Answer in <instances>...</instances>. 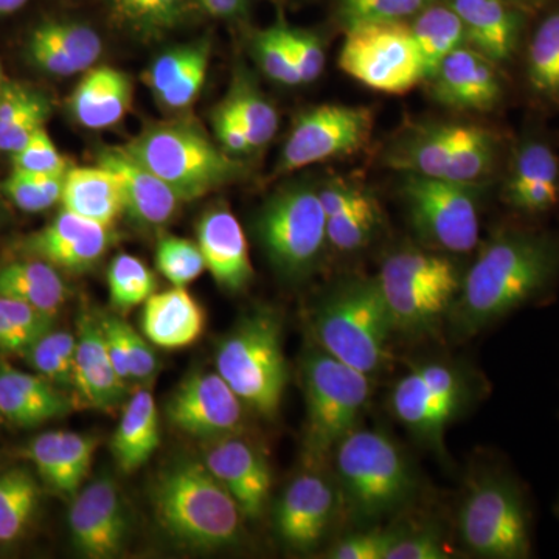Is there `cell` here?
<instances>
[{"instance_id": "obj_1", "label": "cell", "mask_w": 559, "mask_h": 559, "mask_svg": "<svg viewBox=\"0 0 559 559\" xmlns=\"http://www.w3.org/2000/svg\"><path fill=\"white\" fill-rule=\"evenodd\" d=\"M559 278V242L543 231L507 227L489 237L463 275L450 311L452 330L471 337L546 296Z\"/></svg>"}, {"instance_id": "obj_2", "label": "cell", "mask_w": 559, "mask_h": 559, "mask_svg": "<svg viewBox=\"0 0 559 559\" xmlns=\"http://www.w3.org/2000/svg\"><path fill=\"white\" fill-rule=\"evenodd\" d=\"M151 499L162 527L183 546L224 549L241 538L240 507L204 462L173 463L154 481Z\"/></svg>"}, {"instance_id": "obj_3", "label": "cell", "mask_w": 559, "mask_h": 559, "mask_svg": "<svg viewBox=\"0 0 559 559\" xmlns=\"http://www.w3.org/2000/svg\"><path fill=\"white\" fill-rule=\"evenodd\" d=\"M499 151V135L480 124L425 121L411 124L390 142L384 165L404 175L479 186L495 171Z\"/></svg>"}, {"instance_id": "obj_4", "label": "cell", "mask_w": 559, "mask_h": 559, "mask_svg": "<svg viewBox=\"0 0 559 559\" xmlns=\"http://www.w3.org/2000/svg\"><path fill=\"white\" fill-rule=\"evenodd\" d=\"M377 278L393 333L423 337L436 334L450 316L463 277L450 257L407 246L382 261Z\"/></svg>"}, {"instance_id": "obj_5", "label": "cell", "mask_w": 559, "mask_h": 559, "mask_svg": "<svg viewBox=\"0 0 559 559\" xmlns=\"http://www.w3.org/2000/svg\"><path fill=\"white\" fill-rule=\"evenodd\" d=\"M333 454L342 496L355 520H381L415 495L417 477L409 459L380 430H352Z\"/></svg>"}, {"instance_id": "obj_6", "label": "cell", "mask_w": 559, "mask_h": 559, "mask_svg": "<svg viewBox=\"0 0 559 559\" xmlns=\"http://www.w3.org/2000/svg\"><path fill=\"white\" fill-rule=\"evenodd\" d=\"M124 150L178 193L197 200L240 178L242 167L197 123L159 121L135 135Z\"/></svg>"}, {"instance_id": "obj_7", "label": "cell", "mask_w": 559, "mask_h": 559, "mask_svg": "<svg viewBox=\"0 0 559 559\" xmlns=\"http://www.w3.org/2000/svg\"><path fill=\"white\" fill-rule=\"evenodd\" d=\"M320 348L362 373H378L388 362L392 319L378 278L344 283L320 304L314 316Z\"/></svg>"}, {"instance_id": "obj_8", "label": "cell", "mask_w": 559, "mask_h": 559, "mask_svg": "<svg viewBox=\"0 0 559 559\" xmlns=\"http://www.w3.org/2000/svg\"><path fill=\"white\" fill-rule=\"evenodd\" d=\"M216 371L250 411L275 417L289 378L278 316L271 310L245 316L221 341Z\"/></svg>"}, {"instance_id": "obj_9", "label": "cell", "mask_w": 559, "mask_h": 559, "mask_svg": "<svg viewBox=\"0 0 559 559\" xmlns=\"http://www.w3.org/2000/svg\"><path fill=\"white\" fill-rule=\"evenodd\" d=\"M301 380L307 401L305 457L322 463L356 429L369 403L370 377L318 348L305 356Z\"/></svg>"}, {"instance_id": "obj_10", "label": "cell", "mask_w": 559, "mask_h": 559, "mask_svg": "<svg viewBox=\"0 0 559 559\" xmlns=\"http://www.w3.org/2000/svg\"><path fill=\"white\" fill-rule=\"evenodd\" d=\"M459 533L480 558L525 559L532 555V513L513 477L499 471L471 485L459 511Z\"/></svg>"}, {"instance_id": "obj_11", "label": "cell", "mask_w": 559, "mask_h": 559, "mask_svg": "<svg viewBox=\"0 0 559 559\" xmlns=\"http://www.w3.org/2000/svg\"><path fill=\"white\" fill-rule=\"evenodd\" d=\"M255 229L272 266L285 278L310 274L329 245L319 190L308 183L277 191L261 209Z\"/></svg>"}, {"instance_id": "obj_12", "label": "cell", "mask_w": 559, "mask_h": 559, "mask_svg": "<svg viewBox=\"0 0 559 559\" xmlns=\"http://www.w3.org/2000/svg\"><path fill=\"white\" fill-rule=\"evenodd\" d=\"M340 68L382 94H406L425 81L409 21L366 22L347 28Z\"/></svg>"}, {"instance_id": "obj_13", "label": "cell", "mask_w": 559, "mask_h": 559, "mask_svg": "<svg viewBox=\"0 0 559 559\" xmlns=\"http://www.w3.org/2000/svg\"><path fill=\"white\" fill-rule=\"evenodd\" d=\"M401 197L419 240L450 253L479 242V186L404 175Z\"/></svg>"}, {"instance_id": "obj_14", "label": "cell", "mask_w": 559, "mask_h": 559, "mask_svg": "<svg viewBox=\"0 0 559 559\" xmlns=\"http://www.w3.org/2000/svg\"><path fill=\"white\" fill-rule=\"evenodd\" d=\"M373 127V110L366 106L322 105L305 110L280 154L277 175L352 156L369 145Z\"/></svg>"}, {"instance_id": "obj_15", "label": "cell", "mask_w": 559, "mask_h": 559, "mask_svg": "<svg viewBox=\"0 0 559 559\" xmlns=\"http://www.w3.org/2000/svg\"><path fill=\"white\" fill-rule=\"evenodd\" d=\"M468 385L455 367L425 362L404 374L390 396L396 419L421 443L441 448L444 430L466 404Z\"/></svg>"}, {"instance_id": "obj_16", "label": "cell", "mask_w": 559, "mask_h": 559, "mask_svg": "<svg viewBox=\"0 0 559 559\" xmlns=\"http://www.w3.org/2000/svg\"><path fill=\"white\" fill-rule=\"evenodd\" d=\"M242 406L218 371H207L190 374L182 381L167 403V417L175 428L189 436L219 440L237 436Z\"/></svg>"}, {"instance_id": "obj_17", "label": "cell", "mask_w": 559, "mask_h": 559, "mask_svg": "<svg viewBox=\"0 0 559 559\" xmlns=\"http://www.w3.org/2000/svg\"><path fill=\"white\" fill-rule=\"evenodd\" d=\"M495 62L469 46L448 55L428 80L437 105L463 112H487L502 98V81Z\"/></svg>"}, {"instance_id": "obj_18", "label": "cell", "mask_w": 559, "mask_h": 559, "mask_svg": "<svg viewBox=\"0 0 559 559\" xmlns=\"http://www.w3.org/2000/svg\"><path fill=\"white\" fill-rule=\"evenodd\" d=\"M334 488L318 473H304L290 481L275 509V527L290 549L310 551L325 538L336 513Z\"/></svg>"}, {"instance_id": "obj_19", "label": "cell", "mask_w": 559, "mask_h": 559, "mask_svg": "<svg viewBox=\"0 0 559 559\" xmlns=\"http://www.w3.org/2000/svg\"><path fill=\"white\" fill-rule=\"evenodd\" d=\"M204 463L240 507L242 516L259 520L270 500V463L259 450L238 439L224 437L204 455Z\"/></svg>"}, {"instance_id": "obj_20", "label": "cell", "mask_w": 559, "mask_h": 559, "mask_svg": "<svg viewBox=\"0 0 559 559\" xmlns=\"http://www.w3.org/2000/svg\"><path fill=\"white\" fill-rule=\"evenodd\" d=\"M97 165L119 180L124 213L142 227H162L175 218L180 202L170 186L132 157L124 146H109L97 154Z\"/></svg>"}, {"instance_id": "obj_21", "label": "cell", "mask_w": 559, "mask_h": 559, "mask_svg": "<svg viewBox=\"0 0 559 559\" xmlns=\"http://www.w3.org/2000/svg\"><path fill=\"white\" fill-rule=\"evenodd\" d=\"M110 242V227L62 209L49 226L28 238L27 250L51 266L84 272L105 257Z\"/></svg>"}, {"instance_id": "obj_22", "label": "cell", "mask_w": 559, "mask_h": 559, "mask_svg": "<svg viewBox=\"0 0 559 559\" xmlns=\"http://www.w3.org/2000/svg\"><path fill=\"white\" fill-rule=\"evenodd\" d=\"M198 246L205 267L221 288L241 293L252 283L248 238L229 209L218 205L204 213L198 224Z\"/></svg>"}, {"instance_id": "obj_23", "label": "cell", "mask_w": 559, "mask_h": 559, "mask_svg": "<svg viewBox=\"0 0 559 559\" xmlns=\"http://www.w3.org/2000/svg\"><path fill=\"white\" fill-rule=\"evenodd\" d=\"M102 53V36L83 22H44L32 32L27 43L32 64L53 76L87 72Z\"/></svg>"}, {"instance_id": "obj_24", "label": "cell", "mask_w": 559, "mask_h": 559, "mask_svg": "<svg viewBox=\"0 0 559 559\" xmlns=\"http://www.w3.org/2000/svg\"><path fill=\"white\" fill-rule=\"evenodd\" d=\"M127 385L110 359L100 319L81 314L72 381L76 399L86 407L112 409L123 400Z\"/></svg>"}, {"instance_id": "obj_25", "label": "cell", "mask_w": 559, "mask_h": 559, "mask_svg": "<svg viewBox=\"0 0 559 559\" xmlns=\"http://www.w3.org/2000/svg\"><path fill=\"white\" fill-rule=\"evenodd\" d=\"M459 14L466 46L495 64L510 61L520 47L524 10L509 0H444Z\"/></svg>"}, {"instance_id": "obj_26", "label": "cell", "mask_w": 559, "mask_h": 559, "mask_svg": "<svg viewBox=\"0 0 559 559\" xmlns=\"http://www.w3.org/2000/svg\"><path fill=\"white\" fill-rule=\"evenodd\" d=\"M98 440L75 432L40 433L32 441L27 457L38 469L40 479L55 491L75 498L90 476Z\"/></svg>"}, {"instance_id": "obj_27", "label": "cell", "mask_w": 559, "mask_h": 559, "mask_svg": "<svg viewBox=\"0 0 559 559\" xmlns=\"http://www.w3.org/2000/svg\"><path fill=\"white\" fill-rule=\"evenodd\" d=\"M503 200L525 213H543L559 200V160L547 143L530 140L514 154Z\"/></svg>"}, {"instance_id": "obj_28", "label": "cell", "mask_w": 559, "mask_h": 559, "mask_svg": "<svg viewBox=\"0 0 559 559\" xmlns=\"http://www.w3.org/2000/svg\"><path fill=\"white\" fill-rule=\"evenodd\" d=\"M72 401L38 373L0 364V417L20 428H33L72 411Z\"/></svg>"}, {"instance_id": "obj_29", "label": "cell", "mask_w": 559, "mask_h": 559, "mask_svg": "<svg viewBox=\"0 0 559 559\" xmlns=\"http://www.w3.org/2000/svg\"><path fill=\"white\" fill-rule=\"evenodd\" d=\"M134 86L127 73L100 66L87 70L69 100L70 112L81 127L100 131L116 127L130 112Z\"/></svg>"}, {"instance_id": "obj_30", "label": "cell", "mask_w": 559, "mask_h": 559, "mask_svg": "<svg viewBox=\"0 0 559 559\" xmlns=\"http://www.w3.org/2000/svg\"><path fill=\"white\" fill-rule=\"evenodd\" d=\"M204 326V310L189 290L180 286L154 293L143 304L142 334L156 347H189L200 340Z\"/></svg>"}, {"instance_id": "obj_31", "label": "cell", "mask_w": 559, "mask_h": 559, "mask_svg": "<svg viewBox=\"0 0 559 559\" xmlns=\"http://www.w3.org/2000/svg\"><path fill=\"white\" fill-rule=\"evenodd\" d=\"M160 444L159 414L148 389L131 396L112 437V454L121 473L142 468Z\"/></svg>"}, {"instance_id": "obj_32", "label": "cell", "mask_w": 559, "mask_h": 559, "mask_svg": "<svg viewBox=\"0 0 559 559\" xmlns=\"http://www.w3.org/2000/svg\"><path fill=\"white\" fill-rule=\"evenodd\" d=\"M61 202L62 209L108 227L124 213L119 180L102 165L70 168Z\"/></svg>"}, {"instance_id": "obj_33", "label": "cell", "mask_w": 559, "mask_h": 559, "mask_svg": "<svg viewBox=\"0 0 559 559\" xmlns=\"http://www.w3.org/2000/svg\"><path fill=\"white\" fill-rule=\"evenodd\" d=\"M0 296L31 305L57 318L69 296L68 286L57 267L44 260H22L0 270Z\"/></svg>"}, {"instance_id": "obj_34", "label": "cell", "mask_w": 559, "mask_h": 559, "mask_svg": "<svg viewBox=\"0 0 559 559\" xmlns=\"http://www.w3.org/2000/svg\"><path fill=\"white\" fill-rule=\"evenodd\" d=\"M409 25L425 69V81L433 75L448 55L466 46L463 22L444 0H436L419 11Z\"/></svg>"}, {"instance_id": "obj_35", "label": "cell", "mask_w": 559, "mask_h": 559, "mask_svg": "<svg viewBox=\"0 0 559 559\" xmlns=\"http://www.w3.org/2000/svg\"><path fill=\"white\" fill-rule=\"evenodd\" d=\"M49 102L36 92L10 87L0 95V151L16 153L46 127Z\"/></svg>"}, {"instance_id": "obj_36", "label": "cell", "mask_w": 559, "mask_h": 559, "mask_svg": "<svg viewBox=\"0 0 559 559\" xmlns=\"http://www.w3.org/2000/svg\"><path fill=\"white\" fill-rule=\"evenodd\" d=\"M223 105L237 117L252 150H261L278 131V112L274 103L260 91L249 73H237L229 97Z\"/></svg>"}, {"instance_id": "obj_37", "label": "cell", "mask_w": 559, "mask_h": 559, "mask_svg": "<svg viewBox=\"0 0 559 559\" xmlns=\"http://www.w3.org/2000/svg\"><path fill=\"white\" fill-rule=\"evenodd\" d=\"M117 25L142 38H159L178 27L190 10V0H106Z\"/></svg>"}, {"instance_id": "obj_38", "label": "cell", "mask_w": 559, "mask_h": 559, "mask_svg": "<svg viewBox=\"0 0 559 559\" xmlns=\"http://www.w3.org/2000/svg\"><path fill=\"white\" fill-rule=\"evenodd\" d=\"M527 81L536 97L559 106V10L544 17L530 39Z\"/></svg>"}, {"instance_id": "obj_39", "label": "cell", "mask_w": 559, "mask_h": 559, "mask_svg": "<svg viewBox=\"0 0 559 559\" xmlns=\"http://www.w3.org/2000/svg\"><path fill=\"white\" fill-rule=\"evenodd\" d=\"M53 316L24 301L0 296V352L24 356L39 337L53 329Z\"/></svg>"}, {"instance_id": "obj_40", "label": "cell", "mask_w": 559, "mask_h": 559, "mask_svg": "<svg viewBox=\"0 0 559 559\" xmlns=\"http://www.w3.org/2000/svg\"><path fill=\"white\" fill-rule=\"evenodd\" d=\"M108 286L114 310L124 312L145 304L156 293L157 282L142 260L120 253L110 263Z\"/></svg>"}, {"instance_id": "obj_41", "label": "cell", "mask_w": 559, "mask_h": 559, "mask_svg": "<svg viewBox=\"0 0 559 559\" xmlns=\"http://www.w3.org/2000/svg\"><path fill=\"white\" fill-rule=\"evenodd\" d=\"M24 358L36 373L58 388H72L76 336L68 331H49L28 348Z\"/></svg>"}, {"instance_id": "obj_42", "label": "cell", "mask_w": 559, "mask_h": 559, "mask_svg": "<svg viewBox=\"0 0 559 559\" xmlns=\"http://www.w3.org/2000/svg\"><path fill=\"white\" fill-rule=\"evenodd\" d=\"M69 530L73 546L86 558H112L123 549L124 543L109 532L97 511L80 492L70 506Z\"/></svg>"}, {"instance_id": "obj_43", "label": "cell", "mask_w": 559, "mask_h": 559, "mask_svg": "<svg viewBox=\"0 0 559 559\" xmlns=\"http://www.w3.org/2000/svg\"><path fill=\"white\" fill-rule=\"evenodd\" d=\"M64 178L66 175L13 170L3 182V193L22 212L39 213L61 202Z\"/></svg>"}, {"instance_id": "obj_44", "label": "cell", "mask_w": 559, "mask_h": 559, "mask_svg": "<svg viewBox=\"0 0 559 559\" xmlns=\"http://www.w3.org/2000/svg\"><path fill=\"white\" fill-rule=\"evenodd\" d=\"M381 224V209L377 200L367 202L362 207L326 219L329 245L340 252H355L366 248Z\"/></svg>"}, {"instance_id": "obj_45", "label": "cell", "mask_w": 559, "mask_h": 559, "mask_svg": "<svg viewBox=\"0 0 559 559\" xmlns=\"http://www.w3.org/2000/svg\"><path fill=\"white\" fill-rule=\"evenodd\" d=\"M157 270L173 286L187 288L201 277L205 260L198 242L180 237L162 238L156 249Z\"/></svg>"}, {"instance_id": "obj_46", "label": "cell", "mask_w": 559, "mask_h": 559, "mask_svg": "<svg viewBox=\"0 0 559 559\" xmlns=\"http://www.w3.org/2000/svg\"><path fill=\"white\" fill-rule=\"evenodd\" d=\"M252 50L261 70L271 80L285 84V86H299L301 84L299 72H297L288 44H286L282 21L266 28V31L257 33L255 38H253Z\"/></svg>"}, {"instance_id": "obj_47", "label": "cell", "mask_w": 559, "mask_h": 559, "mask_svg": "<svg viewBox=\"0 0 559 559\" xmlns=\"http://www.w3.org/2000/svg\"><path fill=\"white\" fill-rule=\"evenodd\" d=\"M436 0H336L345 28L366 22L409 21Z\"/></svg>"}, {"instance_id": "obj_48", "label": "cell", "mask_w": 559, "mask_h": 559, "mask_svg": "<svg viewBox=\"0 0 559 559\" xmlns=\"http://www.w3.org/2000/svg\"><path fill=\"white\" fill-rule=\"evenodd\" d=\"M210 55V44L207 40L200 43L187 44V46L173 47V49L164 51L156 61L151 64L146 72L145 81L150 90L156 95V98L165 91L170 90L187 72L197 64L201 58Z\"/></svg>"}, {"instance_id": "obj_49", "label": "cell", "mask_w": 559, "mask_h": 559, "mask_svg": "<svg viewBox=\"0 0 559 559\" xmlns=\"http://www.w3.org/2000/svg\"><path fill=\"white\" fill-rule=\"evenodd\" d=\"M404 528H370L353 533L330 550L334 559H388L390 549L403 535Z\"/></svg>"}, {"instance_id": "obj_50", "label": "cell", "mask_w": 559, "mask_h": 559, "mask_svg": "<svg viewBox=\"0 0 559 559\" xmlns=\"http://www.w3.org/2000/svg\"><path fill=\"white\" fill-rule=\"evenodd\" d=\"M13 156V170L43 173V175L64 176L69 171L68 160L62 156L46 128L35 135Z\"/></svg>"}, {"instance_id": "obj_51", "label": "cell", "mask_w": 559, "mask_h": 559, "mask_svg": "<svg viewBox=\"0 0 559 559\" xmlns=\"http://www.w3.org/2000/svg\"><path fill=\"white\" fill-rule=\"evenodd\" d=\"M80 495L91 503L92 509L97 511L109 532L124 543L130 527H128V518L124 514L123 506H121L119 489L114 480H110L109 477H100L87 485L86 488L81 489Z\"/></svg>"}, {"instance_id": "obj_52", "label": "cell", "mask_w": 559, "mask_h": 559, "mask_svg": "<svg viewBox=\"0 0 559 559\" xmlns=\"http://www.w3.org/2000/svg\"><path fill=\"white\" fill-rule=\"evenodd\" d=\"M283 33H285L286 44L299 72L301 84L318 80L325 69V50L318 36L301 28L289 27L285 22H283Z\"/></svg>"}, {"instance_id": "obj_53", "label": "cell", "mask_w": 559, "mask_h": 559, "mask_svg": "<svg viewBox=\"0 0 559 559\" xmlns=\"http://www.w3.org/2000/svg\"><path fill=\"white\" fill-rule=\"evenodd\" d=\"M451 550L444 544L439 530L428 527L406 532L390 549L388 559H447Z\"/></svg>"}, {"instance_id": "obj_54", "label": "cell", "mask_w": 559, "mask_h": 559, "mask_svg": "<svg viewBox=\"0 0 559 559\" xmlns=\"http://www.w3.org/2000/svg\"><path fill=\"white\" fill-rule=\"evenodd\" d=\"M210 66V55L201 58L197 64L187 70L175 84L157 97L164 108L170 110H182L193 105L194 100L200 97L202 87H204L205 79H207Z\"/></svg>"}, {"instance_id": "obj_55", "label": "cell", "mask_w": 559, "mask_h": 559, "mask_svg": "<svg viewBox=\"0 0 559 559\" xmlns=\"http://www.w3.org/2000/svg\"><path fill=\"white\" fill-rule=\"evenodd\" d=\"M127 334L128 360H130L131 382L146 384L156 377L159 362H157L156 353L151 348L148 340L139 331L132 329L130 323L124 325Z\"/></svg>"}, {"instance_id": "obj_56", "label": "cell", "mask_w": 559, "mask_h": 559, "mask_svg": "<svg viewBox=\"0 0 559 559\" xmlns=\"http://www.w3.org/2000/svg\"><path fill=\"white\" fill-rule=\"evenodd\" d=\"M213 130H215L221 148L229 153L230 156H242V154L253 151L245 128L224 105H221L213 116Z\"/></svg>"}, {"instance_id": "obj_57", "label": "cell", "mask_w": 559, "mask_h": 559, "mask_svg": "<svg viewBox=\"0 0 559 559\" xmlns=\"http://www.w3.org/2000/svg\"><path fill=\"white\" fill-rule=\"evenodd\" d=\"M38 488V484L25 469H11L0 476V511L5 510L25 492Z\"/></svg>"}, {"instance_id": "obj_58", "label": "cell", "mask_w": 559, "mask_h": 559, "mask_svg": "<svg viewBox=\"0 0 559 559\" xmlns=\"http://www.w3.org/2000/svg\"><path fill=\"white\" fill-rule=\"evenodd\" d=\"M198 2L210 16L219 17V20H234L245 13L249 0H198Z\"/></svg>"}, {"instance_id": "obj_59", "label": "cell", "mask_w": 559, "mask_h": 559, "mask_svg": "<svg viewBox=\"0 0 559 559\" xmlns=\"http://www.w3.org/2000/svg\"><path fill=\"white\" fill-rule=\"evenodd\" d=\"M28 0H0V16H9L16 13Z\"/></svg>"}, {"instance_id": "obj_60", "label": "cell", "mask_w": 559, "mask_h": 559, "mask_svg": "<svg viewBox=\"0 0 559 559\" xmlns=\"http://www.w3.org/2000/svg\"><path fill=\"white\" fill-rule=\"evenodd\" d=\"M509 2L514 3V5L520 7L524 11H530L539 9L546 0H509Z\"/></svg>"}, {"instance_id": "obj_61", "label": "cell", "mask_w": 559, "mask_h": 559, "mask_svg": "<svg viewBox=\"0 0 559 559\" xmlns=\"http://www.w3.org/2000/svg\"><path fill=\"white\" fill-rule=\"evenodd\" d=\"M3 75H2V69H0V86H2Z\"/></svg>"}]
</instances>
